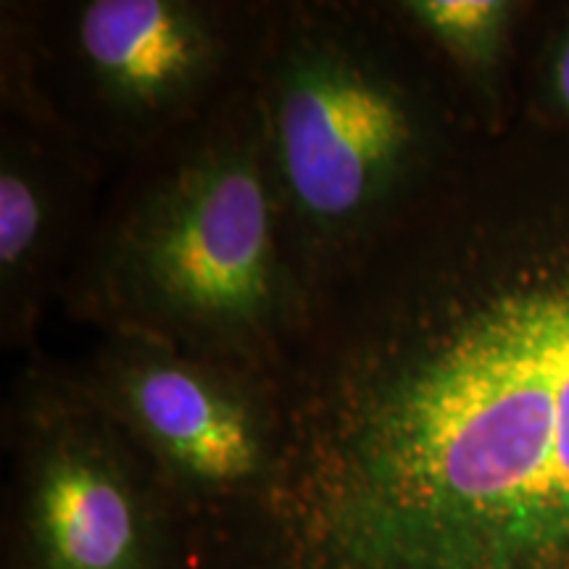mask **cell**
<instances>
[{
	"label": "cell",
	"mask_w": 569,
	"mask_h": 569,
	"mask_svg": "<svg viewBox=\"0 0 569 569\" xmlns=\"http://www.w3.org/2000/svg\"><path fill=\"white\" fill-rule=\"evenodd\" d=\"M411 32H422L448 53L482 61L496 48L509 17L501 0H409L396 9Z\"/></svg>",
	"instance_id": "obj_8"
},
{
	"label": "cell",
	"mask_w": 569,
	"mask_h": 569,
	"mask_svg": "<svg viewBox=\"0 0 569 569\" xmlns=\"http://www.w3.org/2000/svg\"><path fill=\"white\" fill-rule=\"evenodd\" d=\"M393 17L290 11L261 46L253 101L284 246L309 293L430 188L436 117L415 32Z\"/></svg>",
	"instance_id": "obj_3"
},
{
	"label": "cell",
	"mask_w": 569,
	"mask_h": 569,
	"mask_svg": "<svg viewBox=\"0 0 569 569\" xmlns=\"http://www.w3.org/2000/svg\"><path fill=\"white\" fill-rule=\"evenodd\" d=\"M59 201L53 169L40 148L6 138L0 156V306L3 330L11 336L32 322L61 222Z\"/></svg>",
	"instance_id": "obj_7"
},
{
	"label": "cell",
	"mask_w": 569,
	"mask_h": 569,
	"mask_svg": "<svg viewBox=\"0 0 569 569\" xmlns=\"http://www.w3.org/2000/svg\"><path fill=\"white\" fill-rule=\"evenodd\" d=\"M82 382L138 440L184 522L246 532L280 457L272 375L113 332Z\"/></svg>",
	"instance_id": "obj_5"
},
{
	"label": "cell",
	"mask_w": 569,
	"mask_h": 569,
	"mask_svg": "<svg viewBox=\"0 0 569 569\" xmlns=\"http://www.w3.org/2000/svg\"><path fill=\"white\" fill-rule=\"evenodd\" d=\"M71 40L92 98L138 130L196 117L230 51L217 17L182 0H90Z\"/></svg>",
	"instance_id": "obj_6"
},
{
	"label": "cell",
	"mask_w": 569,
	"mask_h": 569,
	"mask_svg": "<svg viewBox=\"0 0 569 569\" xmlns=\"http://www.w3.org/2000/svg\"><path fill=\"white\" fill-rule=\"evenodd\" d=\"M475 280L430 188L317 284L272 372L248 569H569V269Z\"/></svg>",
	"instance_id": "obj_1"
},
{
	"label": "cell",
	"mask_w": 569,
	"mask_h": 569,
	"mask_svg": "<svg viewBox=\"0 0 569 569\" xmlns=\"http://www.w3.org/2000/svg\"><path fill=\"white\" fill-rule=\"evenodd\" d=\"M88 306L111 332L272 375L309 290L284 246L253 90L193 122L106 230Z\"/></svg>",
	"instance_id": "obj_2"
},
{
	"label": "cell",
	"mask_w": 569,
	"mask_h": 569,
	"mask_svg": "<svg viewBox=\"0 0 569 569\" xmlns=\"http://www.w3.org/2000/svg\"><path fill=\"white\" fill-rule=\"evenodd\" d=\"M11 569H169L184 517L82 380L32 375L13 407Z\"/></svg>",
	"instance_id": "obj_4"
},
{
	"label": "cell",
	"mask_w": 569,
	"mask_h": 569,
	"mask_svg": "<svg viewBox=\"0 0 569 569\" xmlns=\"http://www.w3.org/2000/svg\"><path fill=\"white\" fill-rule=\"evenodd\" d=\"M553 88H557L559 103L565 106L569 113V34L557 56V63H553Z\"/></svg>",
	"instance_id": "obj_9"
}]
</instances>
